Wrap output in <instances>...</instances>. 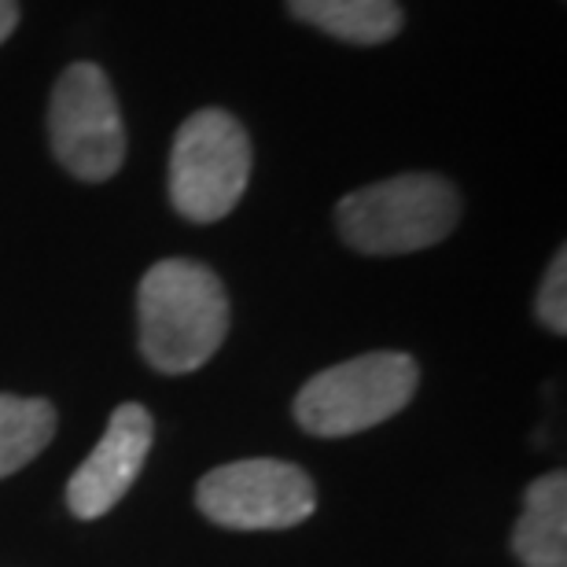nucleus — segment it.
<instances>
[{
	"label": "nucleus",
	"mask_w": 567,
	"mask_h": 567,
	"mask_svg": "<svg viewBox=\"0 0 567 567\" xmlns=\"http://www.w3.org/2000/svg\"><path fill=\"white\" fill-rule=\"evenodd\" d=\"M141 350L152 369L181 377L218 354L229 332V295L210 266L192 258L155 262L137 291Z\"/></svg>",
	"instance_id": "obj_1"
},
{
	"label": "nucleus",
	"mask_w": 567,
	"mask_h": 567,
	"mask_svg": "<svg viewBox=\"0 0 567 567\" xmlns=\"http://www.w3.org/2000/svg\"><path fill=\"white\" fill-rule=\"evenodd\" d=\"M461 218V196L446 177L399 174L339 199V236L361 255H410L442 244Z\"/></svg>",
	"instance_id": "obj_2"
},
{
	"label": "nucleus",
	"mask_w": 567,
	"mask_h": 567,
	"mask_svg": "<svg viewBox=\"0 0 567 567\" xmlns=\"http://www.w3.org/2000/svg\"><path fill=\"white\" fill-rule=\"evenodd\" d=\"M416 361L399 350H377L317 372L295 399V421L321 439L369 431L402 413L416 394Z\"/></svg>",
	"instance_id": "obj_3"
},
{
	"label": "nucleus",
	"mask_w": 567,
	"mask_h": 567,
	"mask_svg": "<svg viewBox=\"0 0 567 567\" xmlns=\"http://www.w3.org/2000/svg\"><path fill=\"white\" fill-rule=\"evenodd\" d=\"M251 181V137L229 111L207 107L185 118L169 152V199L188 221L210 225L233 214Z\"/></svg>",
	"instance_id": "obj_4"
},
{
	"label": "nucleus",
	"mask_w": 567,
	"mask_h": 567,
	"mask_svg": "<svg viewBox=\"0 0 567 567\" xmlns=\"http://www.w3.org/2000/svg\"><path fill=\"white\" fill-rule=\"evenodd\" d=\"M52 152L78 181H107L126 163V126L111 89V78L96 63H71L60 74L49 104Z\"/></svg>",
	"instance_id": "obj_5"
},
{
	"label": "nucleus",
	"mask_w": 567,
	"mask_h": 567,
	"mask_svg": "<svg viewBox=\"0 0 567 567\" xmlns=\"http://www.w3.org/2000/svg\"><path fill=\"white\" fill-rule=\"evenodd\" d=\"M196 505L207 519L233 530H288L313 516L317 491L299 464L251 457L203 475Z\"/></svg>",
	"instance_id": "obj_6"
},
{
	"label": "nucleus",
	"mask_w": 567,
	"mask_h": 567,
	"mask_svg": "<svg viewBox=\"0 0 567 567\" xmlns=\"http://www.w3.org/2000/svg\"><path fill=\"white\" fill-rule=\"evenodd\" d=\"M152 413L141 402H126L111 413L104 439L82 461V468L66 483V505L78 519H100L115 508L147 461L152 450Z\"/></svg>",
	"instance_id": "obj_7"
},
{
	"label": "nucleus",
	"mask_w": 567,
	"mask_h": 567,
	"mask_svg": "<svg viewBox=\"0 0 567 567\" xmlns=\"http://www.w3.org/2000/svg\"><path fill=\"white\" fill-rule=\"evenodd\" d=\"M513 553L524 567H567V475L549 472L527 486L513 530Z\"/></svg>",
	"instance_id": "obj_8"
},
{
	"label": "nucleus",
	"mask_w": 567,
	"mask_h": 567,
	"mask_svg": "<svg viewBox=\"0 0 567 567\" xmlns=\"http://www.w3.org/2000/svg\"><path fill=\"white\" fill-rule=\"evenodd\" d=\"M288 8L306 27L350 44H383L405 22L399 0H288Z\"/></svg>",
	"instance_id": "obj_9"
},
{
	"label": "nucleus",
	"mask_w": 567,
	"mask_h": 567,
	"mask_svg": "<svg viewBox=\"0 0 567 567\" xmlns=\"http://www.w3.org/2000/svg\"><path fill=\"white\" fill-rule=\"evenodd\" d=\"M55 435V410L44 399L0 394V480L38 457Z\"/></svg>",
	"instance_id": "obj_10"
},
{
	"label": "nucleus",
	"mask_w": 567,
	"mask_h": 567,
	"mask_svg": "<svg viewBox=\"0 0 567 567\" xmlns=\"http://www.w3.org/2000/svg\"><path fill=\"white\" fill-rule=\"evenodd\" d=\"M538 321L549 328V332L564 336L567 332V255L557 251V258L546 269V280L538 288Z\"/></svg>",
	"instance_id": "obj_11"
},
{
	"label": "nucleus",
	"mask_w": 567,
	"mask_h": 567,
	"mask_svg": "<svg viewBox=\"0 0 567 567\" xmlns=\"http://www.w3.org/2000/svg\"><path fill=\"white\" fill-rule=\"evenodd\" d=\"M19 27V0H0V44Z\"/></svg>",
	"instance_id": "obj_12"
}]
</instances>
